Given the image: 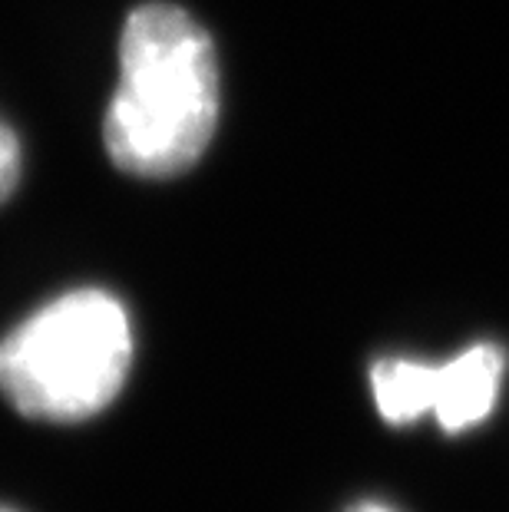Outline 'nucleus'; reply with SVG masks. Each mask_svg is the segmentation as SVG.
Returning <instances> with one entry per match:
<instances>
[{"label": "nucleus", "instance_id": "20e7f679", "mask_svg": "<svg viewBox=\"0 0 509 512\" xmlns=\"http://www.w3.org/2000/svg\"><path fill=\"white\" fill-rule=\"evenodd\" d=\"M20 182V143L7 123H0V202L17 189Z\"/></svg>", "mask_w": 509, "mask_h": 512}, {"label": "nucleus", "instance_id": "39448f33", "mask_svg": "<svg viewBox=\"0 0 509 512\" xmlns=\"http://www.w3.org/2000/svg\"><path fill=\"white\" fill-rule=\"evenodd\" d=\"M351 512H391V509H384V506H374V503H364V506H357Z\"/></svg>", "mask_w": 509, "mask_h": 512}, {"label": "nucleus", "instance_id": "f257e3e1", "mask_svg": "<svg viewBox=\"0 0 509 512\" xmlns=\"http://www.w3.org/2000/svg\"><path fill=\"white\" fill-rule=\"evenodd\" d=\"M219 123V63L199 20L172 4L133 10L119 37V86L103 119L119 169L166 179L196 162Z\"/></svg>", "mask_w": 509, "mask_h": 512}, {"label": "nucleus", "instance_id": "f03ea898", "mask_svg": "<svg viewBox=\"0 0 509 512\" xmlns=\"http://www.w3.org/2000/svg\"><path fill=\"white\" fill-rule=\"evenodd\" d=\"M133 361L113 294L83 288L43 304L0 341V394L37 420H83L110 403Z\"/></svg>", "mask_w": 509, "mask_h": 512}, {"label": "nucleus", "instance_id": "7ed1b4c3", "mask_svg": "<svg viewBox=\"0 0 509 512\" xmlns=\"http://www.w3.org/2000/svg\"><path fill=\"white\" fill-rule=\"evenodd\" d=\"M506 357L496 344H476L453 361L430 367L420 361H381L371 370L377 410L404 427L433 413L447 433L470 430L490 417L500 397Z\"/></svg>", "mask_w": 509, "mask_h": 512}]
</instances>
